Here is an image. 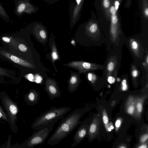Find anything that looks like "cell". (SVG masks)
Returning a JSON list of instances; mask_svg holds the SVG:
<instances>
[{
	"label": "cell",
	"instance_id": "6da1fadb",
	"mask_svg": "<svg viewBox=\"0 0 148 148\" xmlns=\"http://www.w3.org/2000/svg\"><path fill=\"white\" fill-rule=\"evenodd\" d=\"M84 111V109L77 108L63 119L47 144L57 145L69 135L81 122L80 119Z\"/></svg>",
	"mask_w": 148,
	"mask_h": 148
},
{
	"label": "cell",
	"instance_id": "7a4b0ae2",
	"mask_svg": "<svg viewBox=\"0 0 148 148\" xmlns=\"http://www.w3.org/2000/svg\"><path fill=\"white\" fill-rule=\"evenodd\" d=\"M0 41L3 47L27 58L29 49L23 31L1 35Z\"/></svg>",
	"mask_w": 148,
	"mask_h": 148
},
{
	"label": "cell",
	"instance_id": "3957f363",
	"mask_svg": "<svg viewBox=\"0 0 148 148\" xmlns=\"http://www.w3.org/2000/svg\"><path fill=\"white\" fill-rule=\"evenodd\" d=\"M71 109L70 107H52L46 111L36 118L32 126L34 130H37L52 124H55L59 120L64 118V116Z\"/></svg>",
	"mask_w": 148,
	"mask_h": 148
},
{
	"label": "cell",
	"instance_id": "277c9868",
	"mask_svg": "<svg viewBox=\"0 0 148 148\" xmlns=\"http://www.w3.org/2000/svg\"><path fill=\"white\" fill-rule=\"evenodd\" d=\"M0 59L10 63L18 69L21 76L27 69L35 67L26 58L3 46H0Z\"/></svg>",
	"mask_w": 148,
	"mask_h": 148
},
{
	"label": "cell",
	"instance_id": "5b68a950",
	"mask_svg": "<svg viewBox=\"0 0 148 148\" xmlns=\"http://www.w3.org/2000/svg\"><path fill=\"white\" fill-rule=\"evenodd\" d=\"M55 124L49 125L45 127L36 130L32 135L28 141V146L33 147L38 145L43 144L50 132L52 130Z\"/></svg>",
	"mask_w": 148,
	"mask_h": 148
},
{
	"label": "cell",
	"instance_id": "8992f818",
	"mask_svg": "<svg viewBox=\"0 0 148 148\" xmlns=\"http://www.w3.org/2000/svg\"><path fill=\"white\" fill-rule=\"evenodd\" d=\"M70 68L75 69L80 73H84L92 70L102 69L103 66L98 64L81 61H72L64 65Z\"/></svg>",
	"mask_w": 148,
	"mask_h": 148
},
{
	"label": "cell",
	"instance_id": "52a82bcc",
	"mask_svg": "<svg viewBox=\"0 0 148 148\" xmlns=\"http://www.w3.org/2000/svg\"><path fill=\"white\" fill-rule=\"evenodd\" d=\"M44 88L51 100L59 97L61 95V91L57 82L53 79L49 78L46 79Z\"/></svg>",
	"mask_w": 148,
	"mask_h": 148
},
{
	"label": "cell",
	"instance_id": "ba28073f",
	"mask_svg": "<svg viewBox=\"0 0 148 148\" xmlns=\"http://www.w3.org/2000/svg\"><path fill=\"white\" fill-rule=\"evenodd\" d=\"M14 2V12L18 16H21L24 13L31 14L35 10L30 3V0H15Z\"/></svg>",
	"mask_w": 148,
	"mask_h": 148
},
{
	"label": "cell",
	"instance_id": "9c48e42d",
	"mask_svg": "<svg viewBox=\"0 0 148 148\" xmlns=\"http://www.w3.org/2000/svg\"><path fill=\"white\" fill-rule=\"evenodd\" d=\"M86 122V121L82 123L76 131L73 136V143L71 145V147H75L80 143L88 134L89 127Z\"/></svg>",
	"mask_w": 148,
	"mask_h": 148
},
{
	"label": "cell",
	"instance_id": "30bf717a",
	"mask_svg": "<svg viewBox=\"0 0 148 148\" xmlns=\"http://www.w3.org/2000/svg\"><path fill=\"white\" fill-rule=\"evenodd\" d=\"M80 73L72 72L68 81V90L70 93L74 92L78 88L80 82L79 75Z\"/></svg>",
	"mask_w": 148,
	"mask_h": 148
},
{
	"label": "cell",
	"instance_id": "8fae6325",
	"mask_svg": "<svg viewBox=\"0 0 148 148\" xmlns=\"http://www.w3.org/2000/svg\"><path fill=\"white\" fill-rule=\"evenodd\" d=\"M33 31L36 38L41 42H45L47 39V34L45 29L39 24L35 25L33 28Z\"/></svg>",
	"mask_w": 148,
	"mask_h": 148
},
{
	"label": "cell",
	"instance_id": "7c38bea8",
	"mask_svg": "<svg viewBox=\"0 0 148 148\" xmlns=\"http://www.w3.org/2000/svg\"><path fill=\"white\" fill-rule=\"evenodd\" d=\"M145 99L144 97H139L134 99L135 105V117L140 118L143 110V104Z\"/></svg>",
	"mask_w": 148,
	"mask_h": 148
},
{
	"label": "cell",
	"instance_id": "4fadbf2b",
	"mask_svg": "<svg viewBox=\"0 0 148 148\" xmlns=\"http://www.w3.org/2000/svg\"><path fill=\"white\" fill-rule=\"evenodd\" d=\"M82 0H75V5L73 7V10L71 14V26H73L76 23L79 12V7Z\"/></svg>",
	"mask_w": 148,
	"mask_h": 148
},
{
	"label": "cell",
	"instance_id": "5bb4252c",
	"mask_svg": "<svg viewBox=\"0 0 148 148\" xmlns=\"http://www.w3.org/2000/svg\"><path fill=\"white\" fill-rule=\"evenodd\" d=\"M98 120L96 119H95L89 127L88 135L89 141L92 140L94 138V136L97 133L99 123Z\"/></svg>",
	"mask_w": 148,
	"mask_h": 148
},
{
	"label": "cell",
	"instance_id": "9a60e30c",
	"mask_svg": "<svg viewBox=\"0 0 148 148\" xmlns=\"http://www.w3.org/2000/svg\"><path fill=\"white\" fill-rule=\"evenodd\" d=\"M40 94L37 90L33 89L29 92L27 95V100L30 104L34 105L38 104L40 98Z\"/></svg>",
	"mask_w": 148,
	"mask_h": 148
},
{
	"label": "cell",
	"instance_id": "2e32d148",
	"mask_svg": "<svg viewBox=\"0 0 148 148\" xmlns=\"http://www.w3.org/2000/svg\"><path fill=\"white\" fill-rule=\"evenodd\" d=\"M16 73L13 70L6 69L0 66V77H5L16 79L18 78Z\"/></svg>",
	"mask_w": 148,
	"mask_h": 148
},
{
	"label": "cell",
	"instance_id": "e0dca14e",
	"mask_svg": "<svg viewBox=\"0 0 148 148\" xmlns=\"http://www.w3.org/2000/svg\"><path fill=\"white\" fill-rule=\"evenodd\" d=\"M125 110L127 113L130 115H133L135 111L134 98L130 96L127 100L125 105Z\"/></svg>",
	"mask_w": 148,
	"mask_h": 148
},
{
	"label": "cell",
	"instance_id": "ac0fdd59",
	"mask_svg": "<svg viewBox=\"0 0 148 148\" xmlns=\"http://www.w3.org/2000/svg\"><path fill=\"white\" fill-rule=\"evenodd\" d=\"M51 59L53 63L54 61L59 59V57L58 52L57 50V48L55 41L52 42L51 45Z\"/></svg>",
	"mask_w": 148,
	"mask_h": 148
},
{
	"label": "cell",
	"instance_id": "d6986e66",
	"mask_svg": "<svg viewBox=\"0 0 148 148\" xmlns=\"http://www.w3.org/2000/svg\"><path fill=\"white\" fill-rule=\"evenodd\" d=\"M0 17L6 22L10 21V18L5 10L0 3Z\"/></svg>",
	"mask_w": 148,
	"mask_h": 148
},
{
	"label": "cell",
	"instance_id": "ffe728a7",
	"mask_svg": "<svg viewBox=\"0 0 148 148\" xmlns=\"http://www.w3.org/2000/svg\"><path fill=\"white\" fill-rule=\"evenodd\" d=\"M87 78L89 81L92 83H94L97 79L96 75L91 73H89L88 74Z\"/></svg>",
	"mask_w": 148,
	"mask_h": 148
},
{
	"label": "cell",
	"instance_id": "44dd1931",
	"mask_svg": "<svg viewBox=\"0 0 148 148\" xmlns=\"http://www.w3.org/2000/svg\"><path fill=\"white\" fill-rule=\"evenodd\" d=\"M103 121L106 127L108 125H107L109 122V119L106 112L105 110L103 112Z\"/></svg>",
	"mask_w": 148,
	"mask_h": 148
},
{
	"label": "cell",
	"instance_id": "7402d4cb",
	"mask_svg": "<svg viewBox=\"0 0 148 148\" xmlns=\"http://www.w3.org/2000/svg\"><path fill=\"white\" fill-rule=\"evenodd\" d=\"M128 88L127 80L124 79L121 82V89L123 91H125L127 90Z\"/></svg>",
	"mask_w": 148,
	"mask_h": 148
},
{
	"label": "cell",
	"instance_id": "603a6c76",
	"mask_svg": "<svg viewBox=\"0 0 148 148\" xmlns=\"http://www.w3.org/2000/svg\"><path fill=\"white\" fill-rule=\"evenodd\" d=\"M114 64L113 62H110L108 64L107 69L110 72H111L113 70L114 68Z\"/></svg>",
	"mask_w": 148,
	"mask_h": 148
},
{
	"label": "cell",
	"instance_id": "cb8c5ba5",
	"mask_svg": "<svg viewBox=\"0 0 148 148\" xmlns=\"http://www.w3.org/2000/svg\"><path fill=\"white\" fill-rule=\"evenodd\" d=\"M10 110L11 113L13 114H16L17 112L16 107L13 105H11L9 108Z\"/></svg>",
	"mask_w": 148,
	"mask_h": 148
},
{
	"label": "cell",
	"instance_id": "d4e9b609",
	"mask_svg": "<svg viewBox=\"0 0 148 148\" xmlns=\"http://www.w3.org/2000/svg\"><path fill=\"white\" fill-rule=\"evenodd\" d=\"M131 45L132 48L133 49L136 50L138 49V45L136 41L134 40L132 41L131 42Z\"/></svg>",
	"mask_w": 148,
	"mask_h": 148
},
{
	"label": "cell",
	"instance_id": "484cf974",
	"mask_svg": "<svg viewBox=\"0 0 148 148\" xmlns=\"http://www.w3.org/2000/svg\"><path fill=\"white\" fill-rule=\"evenodd\" d=\"M97 27L96 24L94 23L92 24L89 28L90 32L92 33L95 32L97 30Z\"/></svg>",
	"mask_w": 148,
	"mask_h": 148
},
{
	"label": "cell",
	"instance_id": "4316f807",
	"mask_svg": "<svg viewBox=\"0 0 148 148\" xmlns=\"http://www.w3.org/2000/svg\"><path fill=\"white\" fill-rule=\"evenodd\" d=\"M148 138V135L147 134H145L143 135L140 139V142L141 143H143L146 141Z\"/></svg>",
	"mask_w": 148,
	"mask_h": 148
},
{
	"label": "cell",
	"instance_id": "83f0119b",
	"mask_svg": "<svg viewBox=\"0 0 148 148\" xmlns=\"http://www.w3.org/2000/svg\"><path fill=\"white\" fill-rule=\"evenodd\" d=\"M116 79L115 77L112 76H109L108 78V82L110 84H113L115 82Z\"/></svg>",
	"mask_w": 148,
	"mask_h": 148
},
{
	"label": "cell",
	"instance_id": "f1b7e54d",
	"mask_svg": "<svg viewBox=\"0 0 148 148\" xmlns=\"http://www.w3.org/2000/svg\"><path fill=\"white\" fill-rule=\"evenodd\" d=\"M121 121L120 119H118L116 120L115 123V125L116 128L119 127L121 125Z\"/></svg>",
	"mask_w": 148,
	"mask_h": 148
},
{
	"label": "cell",
	"instance_id": "f546056e",
	"mask_svg": "<svg viewBox=\"0 0 148 148\" xmlns=\"http://www.w3.org/2000/svg\"><path fill=\"white\" fill-rule=\"evenodd\" d=\"M103 4L105 8H107L110 6V3L109 0H104Z\"/></svg>",
	"mask_w": 148,
	"mask_h": 148
},
{
	"label": "cell",
	"instance_id": "4dcf8cb0",
	"mask_svg": "<svg viewBox=\"0 0 148 148\" xmlns=\"http://www.w3.org/2000/svg\"><path fill=\"white\" fill-rule=\"evenodd\" d=\"M118 21V19L116 16L115 14H113L112 16V22L114 24H116Z\"/></svg>",
	"mask_w": 148,
	"mask_h": 148
},
{
	"label": "cell",
	"instance_id": "1f68e13d",
	"mask_svg": "<svg viewBox=\"0 0 148 148\" xmlns=\"http://www.w3.org/2000/svg\"><path fill=\"white\" fill-rule=\"evenodd\" d=\"M138 71L136 69L132 71V75L133 77H136L138 76Z\"/></svg>",
	"mask_w": 148,
	"mask_h": 148
},
{
	"label": "cell",
	"instance_id": "d6a6232c",
	"mask_svg": "<svg viewBox=\"0 0 148 148\" xmlns=\"http://www.w3.org/2000/svg\"><path fill=\"white\" fill-rule=\"evenodd\" d=\"M116 9H115V7H114V6H112L110 8V11L111 13L112 14H115L116 13Z\"/></svg>",
	"mask_w": 148,
	"mask_h": 148
},
{
	"label": "cell",
	"instance_id": "836d02e7",
	"mask_svg": "<svg viewBox=\"0 0 148 148\" xmlns=\"http://www.w3.org/2000/svg\"><path fill=\"white\" fill-rule=\"evenodd\" d=\"M138 148H147V145L144 144L141 145L138 147Z\"/></svg>",
	"mask_w": 148,
	"mask_h": 148
},
{
	"label": "cell",
	"instance_id": "e575fe53",
	"mask_svg": "<svg viewBox=\"0 0 148 148\" xmlns=\"http://www.w3.org/2000/svg\"><path fill=\"white\" fill-rule=\"evenodd\" d=\"M47 2H49V3H55V2L59 0H45Z\"/></svg>",
	"mask_w": 148,
	"mask_h": 148
},
{
	"label": "cell",
	"instance_id": "d590c367",
	"mask_svg": "<svg viewBox=\"0 0 148 148\" xmlns=\"http://www.w3.org/2000/svg\"><path fill=\"white\" fill-rule=\"evenodd\" d=\"M145 13L146 15L147 16L148 15V8H147L145 11Z\"/></svg>",
	"mask_w": 148,
	"mask_h": 148
},
{
	"label": "cell",
	"instance_id": "8d00e7d4",
	"mask_svg": "<svg viewBox=\"0 0 148 148\" xmlns=\"http://www.w3.org/2000/svg\"><path fill=\"white\" fill-rule=\"evenodd\" d=\"M116 5H115V6H116V10H117V9L118 8V4H119V3H118V1H116Z\"/></svg>",
	"mask_w": 148,
	"mask_h": 148
},
{
	"label": "cell",
	"instance_id": "74e56055",
	"mask_svg": "<svg viewBox=\"0 0 148 148\" xmlns=\"http://www.w3.org/2000/svg\"><path fill=\"white\" fill-rule=\"evenodd\" d=\"M71 43L73 44V45H75V42L74 41V40H72L71 41Z\"/></svg>",
	"mask_w": 148,
	"mask_h": 148
},
{
	"label": "cell",
	"instance_id": "f35d334b",
	"mask_svg": "<svg viewBox=\"0 0 148 148\" xmlns=\"http://www.w3.org/2000/svg\"><path fill=\"white\" fill-rule=\"evenodd\" d=\"M117 82H119L120 81V79L119 78H118L117 79Z\"/></svg>",
	"mask_w": 148,
	"mask_h": 148
},
{
	"label": "cell",
	"instance_id": "ab89813d",
	"mask_svg": "<svg viewBox=\"0 0 148 148\" xmlns=\"http://www.w3.org/2000/svg\"><path fill=\"white\" fill-rule=\"evenodd\" d=\"M2 116V114L0 112V118H1Z\"/></svg>",
	"mask_w": 148,
	"mask_h": 148
},
{
	"label": "cell",
	"instance_id": "60d3db41",
	"mask_svg": "<svg viewBox=\"0 0 148 148\" xmlns=\"http://www.w3.org/2000/svg\"><path fill=\"white\" fill-rule=\"evenodd\" d=\"M120 147V148H126V147L125 146H121V147Z\"/></svg>",
	"mask_w": 148,
	"mask_h": 148
},
{
	"label": "cell",
	"instance_id": "b9f144b4",
	"mask_svg": "<svg viewBox=\"0 0 148 148\" xmlns=\"http://www.w3.org/2000/svg\"><path fill=\"white\" fill-rule=\"evenodd\" d=\"M148 57L147 56V63H148Z\"/></svg>",
	"mask_w": 148,
	"mask_h": 148
}]
</instances>
